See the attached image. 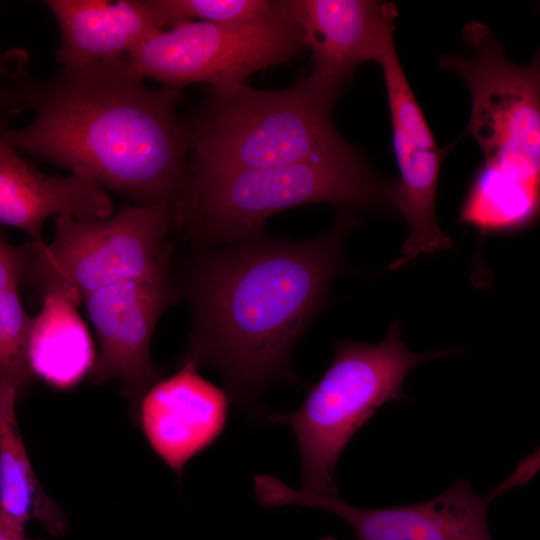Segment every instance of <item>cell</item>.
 I'll use <instances>...</instances> for the list:
<instances>
[{"mask_svg":"<svg viewBox=\"0 0 540 540\" xmlns=\"http://www.w3.org/2000/svg\"><path fill=\"white\" fill-rule=\"evenodd\" d=\"M0 93L10 110L27 109L32 121L0 128L16 150L86 177L133 205L176 208L189 177L180 90L153 89L119 59L62 67L49 81L30 77L17 58Z\"/></svg>","mask_w":540,"mask_h":540,"instance_id":"2","label":"cell"},{"mask_svg":"<svg viewBox=\"0 0 540 540\" xmlns=\"http://www.w3.org/2000/svg\"><path fill=\"white\" fill-rule=\"evenodd\" d=\"M15 388L0 384V511L26 525L39 521L54 536L67 530V520L39 483L17 423Z\"/></svg>","mask_w":540,"mask_h":540,"instance_id":"17","label":"cell"},{"mask_svg":"<svg viewBox=\"0 0 540 540\" xmlns=\"http://www.w3.org/2000/svg\"><path fill=\"white\" fill-rule=\"evenodd\" d=\"M511 486L507 481L486 496L470 483L456 480L441 495L426 502L389 508H361L336 496L293 489L270 475L254 478L259 504L301 505L323 509L347 522L356 540H493L487 513L491 501ZM320 540H336L324 537Z\"/></svg>","mask_w":540,"mask_h":540,"instance_id":"9","label":"cell"},{"mask_svg":"<svg viewBox=\"0 0 540 540\" xmlns=\"http://www.w3.org/2000/svg\"><path fill=\"white\" fill-rule=\"evenodd\" d=\"M32 318L22 304L18 288L0 294V340L19 393L27 388L33 377L27 361Z\"/></svg>","mask_w":540,"mask_h":540,"instance_id":"19","label":"cell"},{"mask_svg":"<svg viewBox=\"0 0 540 540\" xmlns=\"http://www.w3.org/2000/svg\"><path fill=\"white\" fill-rule=\"evenodd\" d=\"M392 127V146L399 170L394 182V207L410 227L402 256L388 267L397 269L413 259L449 249L435 216V200L444 149L433 132L411 87L398 83L387 90Z\"/></svg>","mask_w":540,"mask_h":540,"instance_id":"11","label":"cell"},{"mask_svg":"<svg viewBox=\"0 0 540 540\" xmlns=\"http://www.w3.org/2000/svg\"><path fill=\"white\" fill-rule=\"evenodd\" d=\"M29 256V244L12 247L0 236V294L19 288L25 276Z\"/></svg>","mask_w":540,"mask_h":540,"instance_id":"20","label":"cell"},{"mask_svg":"<svg viewBox=\"0 0 540 540\" xmlns=\"http://www.w3.org/2000/svg\"><path fill=\"white\" fill-rule=\"evenodd\" d=\"M332 364L308 391L300 407L268 416L288 425L300 458L301 490L338 495L335 471L352 436L387 401L405 397L403 383L417 365L459 350L411 352L396 320L378 344L340 340Z\"/></svg>","mask_w":540,"mask_h":540,"instance_id":"5","label":"cell"},{"mask_svg":"<svg viewBox=\"0 0 540 540\" xmlns=\"http://www.w3.org/2000/svg\"><path fill=\"white\" fill-rule=\"evenodd\" d=\"M358 223L346 209L310 240L261 231L202 248L185 282L192 327L180 363L216 370L230 399L247 409L269 386L296 381L291 351L345 271L342 245Z\"/></svg>","mask_w":540,"mask_h":540,"instance_id":"1","label":"cell"},{"mask_svg":"<svg viewBox=\"0 0 540 540\" xmlns=\"http://www.w3.org/2000/svg\"><path fill=\"white\" fill-rule=\"evenodd\" d=\"M23 525L0 511V540H40L30 538Z\"/></svg>","mask_w":540,"mask_h":540,"instance_id":"21","label":"cell"},{"mask_svg":"<svg viewBox=\"0 0 540 540\" xmlns=\"http://www.w3.org/2000/svg\"><path fill=\"white\" fill-rule=\"evenodd\" d=\"M312 52L311 74L341 86L394 41L396 6L376 0H287Z\"/></svg>","mask_w":540,"mask_h":540,"instance_id":"13","label":"cell"},{"mask_svg":"<svg viewBox=\"0 0 540 540\" xmlns=\"http://www.w3.org/2000/svg\"><path fill=\"white\" fill-rule=\"evenodd\" d=\"M61 33L57 60L73 68L119 59L164 30L150 0H48Z\"/></svg>","mask_w":540,"mask_h":540,"instance_id":"15","label":"cell"},{"mask_svg":"<svg viewBox=\"0 0 540 540\" xmlns=\"http://www.w3.org/2000/svg\"><path fill=\"white\" fill-rule=\"evenodd\" d=\"M341 86L313 74L283 90L212 87L185 118L189 178L285 165L348 153L332 109Z\"/></svg>","mask_w":540,"mask_h":540,"instance_id":"3","label":"cell"},{"mask_svg":"<svg viewBox=\"0 0 540 540\" xmlns=\"http://www.w3.org/2000/svg\"><path fill=\"white\" fill-rule=\"evenodd\" d=\"M43 293L42 307L32 318L28 366L32 376L67 390L89 375L96 359L94 345L70 294L57 287Z\"/></svg>","mask_w":540,"mask_h":540,"instance_id":"16","label":"cell"},{"mask_svg":"<svg viewBox=\"0 0 540 540\" xmlns=\"http://www.w3.org/2000/svg\"><path fill=\"white\" fill-rule=\"evenodd\" d=\"M0 384L9 385L15 388L18 394H20L17 388V385L15 383L10 365L8 363L5 351L3 349L1 340H0Z\"/></svg>","mask_w":540,"mask_h":540,"instance_id":"22","label":"cell"},{"mask_svg":"<svg viewBox=\"0 0 540 540\" xmlns=\"http://www.w3.org/2000/svg\"><path fill=\"white\" fill-rule=\"evenodd\" d=\"M176 299L166 276L114 283L82 300L99 343L88 377L94 384L119 381L133 418L144 393L162 378L151 361L150 344L158 319Z\"/></svg>","mask_w":540,"mask_h":540,"instance_id":"10","label":"cell"},{"mask_svg":"<svg viewBox=\"0 0 540 540\" xmlns=\"http://www.w3.org/2000/svg\"><path fill=\"white\" fill-rule=\"evenodd\" d=\"M197 370L192 362L180 363L144 393L134 416L149 446L178 477L221 436L228 418L229 395Z\"/></svg>","mask_w":540,"mask_h":540,"instance_id":"12","label":"cell"},{"mask_svg":"<svg viewBox=\"0 0 540 540\" xmlns=\"http://www.w3.org/2000/svg\"><path fill=\"white\" fill-rule=\"evenodd\" d=\"M163 29L186 21L245 24L264 17L272 8L268 0H150Z\"/></svg>","mask_w":540,"mask_h":540,"instance_id":"18","label":"cell"},{"mask_svg":"<svg viewBox=\"0 0 540 540\" xmlns=\"http://www.w3.org/2000/svg\"><path fill=\"white\" fill-rule=\"evenodd\" d=\"M303 47L302 30L287 0H280L250 23L183 22L156 33L119 60L140 79L180 90L199 82L212 87L241 84L253 73L291 59Z\"/></svg>","mask_w":540,"mask_h":540,"instance_id":"8","label":"cell"},{"mask_svg":"<svg viewBox=\"0 0 540 540\" xmlns=\"http://www.w3.org/2000/svg\"><path fill=\"white\" fill-rule=\"evenodd\" d=\"M471 54L444 55L439 63L467 83L471 116L466 133L479 144L484 170L539 186L540 66L538 55L526 67L513 64L487 26L463 29Z\"/></svg>","mask_w":540,"mask_h":540,"instance_id":"7","label":"cell"},{"mask_svg":"<svg viewBox=\"0 0 540 540\" xmlns=\"http://www.w3.org/2000/svg\"><path fill=\"white\" fill-rule=\"evenodd\" d=\"M177 210L168 205H125L102 220L56 217L50 243H29L24 277L42 291L62 288L79 304L114 283L169 276V235Z\"/></svg>","mask_w":540,"mask_h":540,"instance_id":"6","label":"cell"},{"mask_svg":"<svg viewBox=\"0 0 540 540\" xmlns=\"http://www.w3.org/2000/svg\"><path fill=\"white\" fill-rule=\"evenodd\" d=\"M394 182L377 175L354 150L295 163L189 178L177 207V229L197 248L262 231L285 209L325 203L346 209L393 206Z\"/></svg>","mask_w":540,"mask_h":540,"instance_id":"4","label":"cell"},{"mask_svg":"<svg viewBox=\"0 0 540 540\" xmlns=\"http://www.w3.org/2000/svg\"><path fill=\"white\" fill-rule=\"evenodd\" d=\"M112 200L94 181L75 174L49 176L23 159L0 133V223L24 231L43 243L45 221L67 214L78 220L113 215Z\"/></svg>","mask_w":540,"mask_h":540,"instance_id":"14","label":"cell"}]
</instances>
